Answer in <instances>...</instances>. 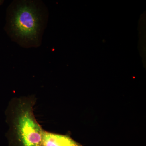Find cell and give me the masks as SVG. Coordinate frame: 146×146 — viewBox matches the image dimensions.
Wrapping results in <instances>:
<instances>
[{
	"label": "cell",
	"mask_w": 146,
	"mask_h": 146,
	"mask_svg": "<svg viewBox=\"0 0 146 146\" xmlns=\"http://www.w3.org/2000/svg\"><path fill=\"white\" fill-rule=\"evenodd\" d=\"M4 1H3V0H0V6L2 4L4 3Z\"/></svg>",
	"instance_id": "277c9868"
},
{
	"label": "cell",
	"mask_w": 146,
	"mask_h": 146,
	"mask_svg": "<svg viewBox=\"0 0 146 146\" xmlns=\"http://www.w3.org/2000/svg\"><path fill=\"white\" fill-rule=\"evenodd\" d=\"M42 146H82L68 135L52 133L44 130Z\"/></svg>",
	"instance_id": "3957f363"
},
{
	"label": "cell",
	"mask_w": 146,
	"mask_h": 146,
	"mask_svg": "<svg viewBox=\"0 0 146 146\" xmlns=\"http://www.w3.org/2000/svg\"><path fill=\"white\" fill-rule=\"evenodd\" d=\"M35 102L34 97L29 96L15 98L9 103L5 112L9 146H42L44 130L35 117Z\"/></svg>",
	"instance_id": "7a4b0ae2"
},
{
	"label": "cell",
	"mask_w": 146,
	"mask_h": 146,
	"mask_svg": "<svg viewBox=\"0 0 146 146\" xmlns=\"http://www.w3.org/2000/svg\"><path fill=\"white\" fill-rule=\"evenodd\" d=\"M49 11L41 0H14L7 7L4 30L11 41L24 48L42 45Z\"/></svg>",
	"instance_id": "6da1fadb"
}]
</instances>
